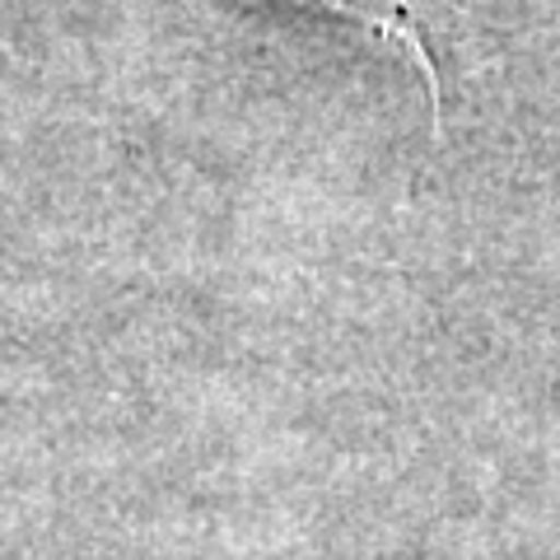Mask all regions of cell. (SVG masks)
<instances>
[{"label":"cell","mask_w":560,"mask_h":560,"mask_svg":"<svg viewBox=\"0 0 560 560\" xmlns=\"http://www.w3.org/2000/svg\"><path fill=\"white\" fill-rule=\"evenodd\" d=\"M280 5H300V10H327V14H341V20H355L364 28L383 33L393 43H407L411 57L420 66V75L430 84V98H434V117H440V66H434V51L425 47V33L411 20L407 0H280Z\"/></svg>","instance_id":"cell-1"}]
</instances>
